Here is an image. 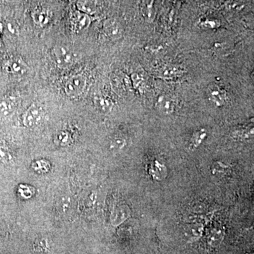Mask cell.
<instances>
[{
	"mask_svg": "<svg viewBox=\"0 0 254 254\" xmlns=\"http://www.w3.org/2000/svg\"><path fill=\"white\" fill-rule=\"evenodd\" d=\"M53 59L60 67L71 66L78 60V55L70 47L61 45L55 46L52 51Z\"/></svg>",
	"mask_w": 254,
	"mask_h": 254,
	"instance_id": "obj_1",
	"label": "cell"
},
{
	"mask_svg": "<svg viewBox=\"0 0 254 254\" xmlns=\"http://www.w3.org/2000/svg\"><path fill=\"white\" fill-rule=\"evenodd\" d=\"M87 85V78L81 73H76L71 76L65 82L64 90L68 97L71 98H76L81 96Z\"/></svg>",
	"mask_w": 254,
	"mask_h": 254,
	"instance_id": "obj_2",
	"label": "cell"
},
{
	"mask_svg": "<svg viewBox=\"0 0 254 254\" xmlns=\"http://www.w3.org/2000/svg\"><path fill=\"white\" fill-rule=\"evenodd\" d=\"M44 110L41 105L33 103L23 114V123L26 127L32 128L41 123Z\"/></svg>",
	"mask_w": 254,
	"mask_h": 254,
	"instance_id": "obj_3",
	"label": "cell"
},
{
	"mask_svg": "<svg viewBox=\"0 0 254 254\" xmlns=\"http://www.w3.org/2000/svg\"><path fill=\"white\" fill-rule=\"evenodd\" d=\"M207 97L212 105L218 108L224 106L228 103L229 97L227 92L216 83H211L208 86Z\"/></svg>",
	"mask_w": 254,
	"mask_h": 254,
	"instance_id": "obj_4",
	"label": "cell"
},
{
	"mask_svg": "<svg viewBox=\"0 0 254 254\" xmlns=\"http://www.w3.org/2000/svg\"><path fill=\"white\" fill-rule=\"evenodd\" d=\"M157 110L163 115H171L175 111L176 102L173 97L167 94L160 95L155 103Z\"/></svg>",
	"mask_w": 254,
	"mask_h": 254,
	"instance_id": "obj_5",
	"label": "cell"
},
{
	"mask_svg": "<svg viewBox=\"0 0 254 254\" xmlns=\"http://www.w3.org/2000/svg\"><path fill=\"white\" fill-rule=\"evenodd\" d=\"M4 68L8 73L17 76L24 75L28 71L26 64L19 57L8 60L5 63Z\"/></svg>",
	"mask_w": 254,
	"mask_h": 254,
	"instance_id": "obj_6",
	"label": "cell"
},
{
	"mask_svg": "<svg viewBox=\"0 0 254 254\" xmlns=\"http://www.w3.org/2000/svg\"><path fill=\"white\" fill-rule=\"evenodd\" d=\"M71 25L73 31L79 33L84 31L91 24V18L87 14H83L81 11H74L71 15Z\"/></svg>",
	"mask_w": 254,
	"mask_h": 254,
	"instance_id": "obj_7",
	"label": "cell"
},
{
	"mask_svg": "<svg viewBox=\"0 0 254 254\" xmlns=\"http://www.w3.org/2000/svg\"><path fill=\"white\" fill-rule=\"evenodd\" d=\"M104 30L106 34L114 41L120 39L123 36L121 26L115 20L107 19L104 23Z\"/></svg>",
	"mask_w": 254,
	"mask_h": 254,
	"instance_id": "obj_8",
	"label": "cell"
},
{
	"mask_svg": "<svg viewBox=\"0 0 254 254\" xmlns=\"http://www.w3.org/2000/svg\"><path fill=\"white\" fill-rule=\"evenodd\" d=\"M18 100L16 98H7L0 101V117H6L16 110Z\"/></svg>",
	"mask_w": 254,
	"mask_h": 254,
	"instance_id": "obj_9",
	"label": "cell"
},
{
	"mask_svg": "<svg viewBox=\"0 0 254 254\" xmlns=\"http://www.w3.org/2000/svg\"><path fill=\"white\" fill-rule=\"evenodd\" d=\"M95 108L103 113H108L114 106L113 100L105 95H98L94 98Z\"/></svg>",
	"mask_w": 254,
	"mask_h": 254,
	"instance_id": "obj_10",
	"label": "cell"
},
{
	"mask_svg": "<svg viewBox=\"0 0 254 254\" xmlns=\"http://www.w3.org/2000/svg\"><path fill=\"white\" fill-rule=\"evenodd\" d=\"M51 14L48 9H41L36 10L32 14V18L33 21L37 26H46L49 23Z\"/></svg>",
	"mask_w": 254,
	"mask_h": 254,
	"instance_id": "obj_11",
	"label": "cell"
},
{
	"mask_svg": "<svg viewBox=\"0 0 254 254\" xmlns=\"http://www.w3.org/2000/svg\"><path fill=\"white\" fill-rule=\"evenodd\" d=\"M76 4H77L78 9L83 14H93L96 12L97 6L95 1H78Z\"/></svg>",
	"mask_w": 254,
	"mask_h": 254,
	"instance_id": "obj_12",
	"label": "cell"
},
{
	"mask_svg": "<svg viewBox=\"0 0 254 254\" xmlns=\"http://www.w3.org/2000/svg\"><path fill=\"white\" fill-rule=\"evenodd\" d=\"M126 145L127 141L125 138L122 136H116L110 142V148L114 150H120L123 149Z\"/></svg>",
	"mask_w": 254,
	"mask_h": 254,
	"instance_id": "obj_13",
	"label": "cell"
},
{
	"mask_svg": "<svg viewBox=\"0 0 254 254\" xmlns=\"http://www.w3.org/2000/svg\"><path fill=\"white\" fill-rule=\"evenodd\" d=\"M58 209L63 213H68L71 208V200L69 197L63 196L58 202Z\"/></svg>",
	"mask_w": 254,
	"mask_h": 254,
	"instance_id": "obj_14",
	"label": "cell"
},
{
	"mask_svg": "<svg viewBox=\"0 0 254 254\" xmlns=\"http://www.w3.org/2000/svg\"><path fill=\"white\" fill-rule=\"evenodd\" d=\"M205 136H206V133H205L204 131L200 130L199 131L195 132L193 137H192L191 144L190 145H192L193 148H196L197 146H198L201 143L202 141L204 139Z\"/></svg>",
	"mask_w": 254,
	"mask_h": 254,
	"instance_id": "obj_15",
	"label": "cell"
},
{
	"mask_svg": "<svg viewBox=\"0 0 254 254\" xmlns=\"http://www.w3.org/2000/svg\"><path fill=\"white\" fill-rule=\"evenodd\" d=\"M202 229L198 225L190 226L186 230V235L189 238H198L201 235Z\"/></svg>",
	"mask_w": 254,
	"mask_h": 254,
	"instance_id": "obj_16",
	"label": "cell"
},
{
	"mask_svg": "<svg viewBox=\"0 0 254 254\" xmlns=\"http://www.w3.org/2000/svg\"><path fill=\"white\" fill-rule=\"evenodd\" d=\"M11 158L9 150L4 145L0 144V161H8Z\"/></svg>",
	"mask_w": 254,
	"mask_h": 254,
	"instance_id": "obj_17",
	"label": "cell"
},
{
	"mask_svg": "<svg viewBox=\"0 0 254 254\" xmlns=\"http://www.w3.org/2000/svg\"><path fill=\"white\" fill-rule=\"evenodd\" d=\"M56 140L58 141V143L61 145H65L68 143L69 141L68 139V135L65 132H60L58 133V136L56 137Z\"/></svg>",
	"mask_w": 254,
	"mask_h": 254,
	"instance_id": "obj_18",
	"label": "cell"
}]
</instances>
